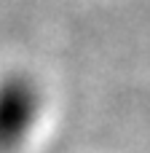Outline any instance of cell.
I'll use <instances>...</instances> for the list:
<instances>
[{
  "label": "cell",
  "instance_id": "cell-1",
  "mask_svg": "<svg viewBox=\"0 0 150 153\" xmlns=\"http://www.w3.org/2000/svg\"><path fill=\"white\" fill-rule=\"evenodd\" d=\"M32 121V91L21 81L0 86V153L11 151Z\"/></svg>",
  "mask_w": 150,
  "mask_h": 153
}]
</instances>
